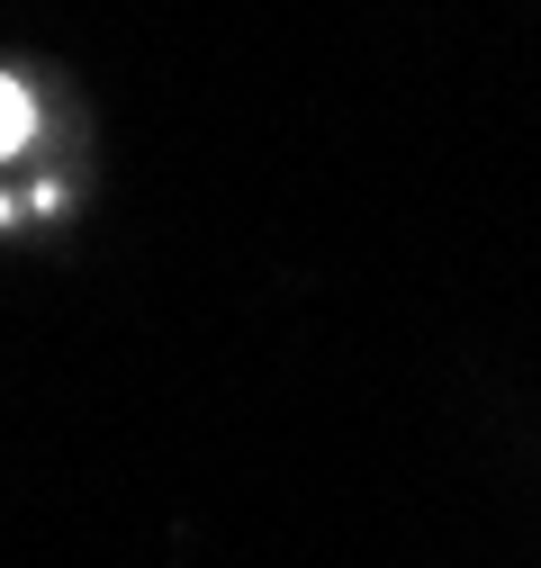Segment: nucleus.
<instances>
[{"label":"nucleus","instance_id":"obj_1","mask_svg":"<svg viewBox=\"0 0 541 568\" xmlns=\"http://www.w3.org/2000/svg\"><path fill=\"white\" fill-rule=\"evenodd\" d=\"M19 135H28V100H19L10 82H0V154H10V145H19Z\"/></svg>","mask_w":541,"mask_h":568}]
</instances>
